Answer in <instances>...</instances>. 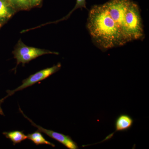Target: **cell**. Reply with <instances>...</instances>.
<instances>
[{
    "label": "cell",
    "instance_id": "cell-11",
    "mask_svg": "<svg viewBox=\"0 0 149 149\" xmlns=\"http://www.w3.org/2000/svg\"><path fill=\"white\" fill-rule=\"evenodd\" d=\"M41 1H42V0H29L31 7L39 5L40 4Z\"/></svg>",
    "mask_w": 149,
    "mask_h": 149
},
{
    "label": "cell",
    "instance_id": "cell-12",
    "mask_svg": "<svg viewBox=\"0 0 149 149\" xmlns=\"http://www.w3.org/2000/svg\"><path fill=\"white\" fill-rule=\"evenodd\" d=\"M7 98V97L6 96L4 97L0 100V114L1 115L4 116V113L3 112L2 109L1 105V104Z\"/></svg>",
    "mask_w": 149,
    "mask_h": 149
},
{
    "label": "cell",
    "instance_id": "cell-9",
    "mask_svg": "<svg viewBox=\"0 0 149 149\" xmlns=\"http://www.w3.org/2000/svg\"><path fill=\"white\" fill-rule=\"evenodd\" d=\"M11 6L13 9L26 10L31 8L29 0H8Z\"/></svg>",
    "mask_w": 149,
    "mask_h": 149
},
{
    "label": "cell",
    "instance_id": "cell-8",
    "mask_svg": "<svg viewBox=\"0 0 149 149\" xmlns=\"http://www.w3.org/2000/svg\"><path fill=\"white\" fill-rule=\"evenodd\" d=\"M3 0H0V21H4L10 18L14 12L12 8Z\"/></svg>",
    "mask_w": 149,
    "mask_h": 149
},
{
    "label": "cell",
    "instance_id": "cell-2",
    "mask_svg": "<svg viewBox=\"0 0 149 149\" xmlns=\"http://www.w3.org/2000/svg\"><path fill=\"white\" fill-rule=\"evenodd\" d=\"M61 64L60 63H58L57 64L54 65L52 67L42 70L36 72L35 74L30 75L26 79L22 80V84L16 89L12 91H10V90L7 91L6 93H7L8 95L6 96V97L8 98L9 96L12 95L17 92L22 91L25 88L32 86L40 81L45 80L52 74L58 71L61 68Z\"/></svg>",
    "mask_w": 149,
    "mask_h": 149
},
{
    "label": "cell",
    "instance_id": "cell-6",
    "mask_svg": "<svg viewBox=\"0 0 149 149\" xmlns=\"http://www.w3.org/2000/svg\"><path fill=\"white\" fill-rule=\"evenodd\" d=\"M3 134L7 139L12 141L14 146L17 144L20 143L22 141L27 139V136L24 134L23 131L14 130L9 132H4Z\"/></svg>",
    "mask_w": 149,
    "mask_h": 149
},
{
    "label": "cell",
    "instance_id": "cell-5",
    "mask_svg": "<svg viewBox=\"0 0 149 149\" xmlns=\"http://www.w3.org/2000/svg\"><path fill=\"white\" fill-rule=\"evenodd\" d=\"M48 54H58V53L56 52H52L48 50L43 49H38L37 48L36 50L34 52H31L29 53L24 55L17 58V66L19 63H22L23 65L25 63L29 62V61L37 58L40 56Z\"/></svg>",
    "mask_w": 149,
    "mask_h": 149
},
{
    "label": "cell",
    "instance_id": "cell-3",
    "mask_svg": "<svg viewBox=\"0 0 149 149\" xmlns=\"http://www.w3.org/2000/svg\"><path fill=\"white\" fill-rule=\"evenodd\" d=\"M19 110L20 112L23 115V116L32 123V125L33 126L36 127L38 129V130H40V132L45 133L52 139L58 141L60 143L66 147L67 148L69 149H79L77 143H75L74 141H73L70 136H68V135H64L62 133L55 132V131H53L52 130L45 129V128H42L40 125H37V124H35V123L33 122L32 120H31L30 118L27 117L24 114V113L20 107L19 108Z\"/></svg>",
    "mask_w": 149,
    "mask_h": 149
},
{
    "label": "cell",
    "instance_id": "cell-7",
    "mask_svg": "<svg viewBox=\"0 0 149 149\" xmlns=\"http://www.w3.org/2000/svg\"><path fill=\"white\" fill-rule=\"evenodd\" d=\"M27 136V139L32 141L36 146L47 145L50 146L53 148L55 147L54 144L46 140L39 130H37L34 133H29Z\"/></svg>",
    "mask_w": 149,
    "mask_h": 149
},
{
    "label": "cell",
    "instance_id": "cell-4",
    "mask_svg": "<svg viewBox=\"0 0 149 149\" xmlns=\"http://www.w3.org/2000/svg\"><path fill=\"white\" fill-rule=\"evenodd\" d=\"M134 120L130 116L126 114H121L120 115L116 118L115 121V131L114 132L109 134L107 136L104 140L102 141L97 143H100L109 140L112 138L114 133L117 132H124L130 130L133 126Z\"/></svg>",
    "mask_w": 149,
    "mask_h": 149
},
{
    "label": "cell",
    "instance_id": "cell-10",
    "mask_svg": "<svg viewBox=\"0 0 149 149\" xmlns=\"http://www.w3.org/2000/svg\"><path fill=\"white\" fill-rule=\"evenodd\" d=\"M83 8H86V0H76V4L74 6V8L72 9V10L67 15L65 16L63 18L61 19H59L58 20H57L54 22H52V23H56L58 22H59L63 21V20H65L67 19L70 17L72 13L76 10V9L78 8L82 9Z\"/></svg>",
    "mask_w": 149,
    "mask_h": 149
},
{
    "label": "cell",
    "instance_id": "cell-1",
    "mask_svg": "<svg viewBox=\"0 0 149 149\" xmlns=\"http://www.w3.org/2000/svg\"><path fill=\"white\" fill-rule=\"evenodd\" d=\"M87 26L93 42L103 50L144 37L140 8L131 0H109L93 6Z\"/></svg>",
    "mask_w": 149,
    "mask_h": 149
}]
</instances>
